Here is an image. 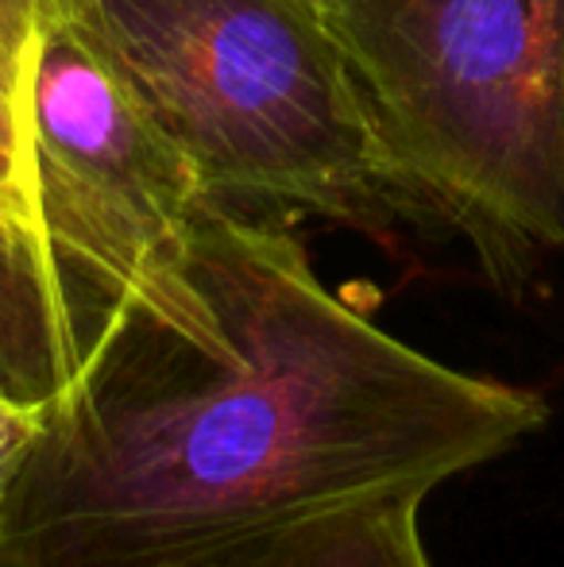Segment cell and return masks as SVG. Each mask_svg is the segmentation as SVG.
Segmentation results:
<instances>
[{"label": "cell", "instance_id": "277c9868", "mask_svg": "<svg viewBox=\"0 0 564 567\" xmlns=\"http://www.w3.org/2000/svg\"><path fill=\"white\" fill-rule=\"evenodd\" d=\"M35 151L47 239L78 282L124 309L178 267L209 194L62 0L39 59Z\"/></svg>", "mask_w": 564, "mask_h": 567}, {"label": "cell", "instance_id": "5b68a950", "mask_svg": "<svg viewBox=\"0 0 564 567\" xmlns=\"http://www.w3.org/2000/svg\"><path fill=\"white\" fill-rule=\"evenodd\" d=\"M425 491H387L259 525L163 567H433L422 540Z\"/></svg>", "mask_w": 564, "mask_h": 567}, {"label": "cell", "instance_id": "6da1fadb", "mask_svg": "<svg viewBox=\"0 0 564 567\" xmlns=\"http://www.w3.org/2000/svg\"><path fill=\"white\" fill-rule=\"evenodd\" d=\"M542 425L534 390L402 343L286 225L202 197L182 262L43 410L0 567H163L368 494H433Z\"/></svg>", "mask_w": 564, "mask_h": 567}, {"label": "cell", "instance_id": "52a82bcc", "mask_svg": "<svg viewBox=\"0 0 564 567\" xmlns=\"http://www.w3.org/2000/svg\"><path fill=\"white\" fill-rule=\"evenodd\" d=\"M39 421H43V410L20 405L0 394V506H4L8 491H12L16 475H20L23 460H28L31 444H35Z\"/></svg>", "mask_w": 564, "mask_h": 567}, {"label": "cell", "instance_id": "3957f363", "mask_svg": "<svg viewBox=\"0 0 564 567\" xmlns=\"http://www.w3.org/2000/svg\"><path fill=\"white\" fill-rule=\"evenodd\" d=\"M414 225L499 290L564 247V0H325Z\"/></svg>", "mask_w": 564, "mask_h": 567}, {"label": "cell", "instance_id": "8992f818", "mask_svg": "<svg viewBox=\"0 0 564 567\" xmlns=\"http://www.w3.org/2000/svg\"><path fill=\"white\" fill-rule=\"evenodd\" d=\"M47 20L51 0H0V239L54 255L39 209L35 151V82Z\"/></svg>", "mask_w": 564, "mask_h": 567}, {"label": "cell", "instance_id": "7a4b0ae2", "mask_svg": "<svg viewBox=\"0 0 564 567\" xmlns=\"http://www.w3.org/2000/svg\"><path fill=\"white\" fill-rule=\"evenodd\" d=\"M205 194L363 236L414 225L325 0H62Z\"/></svg>", "mask_w": 564, "mask_h": 567}]
</instances>
